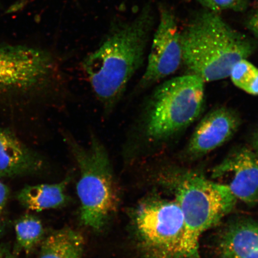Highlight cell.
<instances>
[{
	"mask_svg": "<svg viewBox=\"0 0 258 258\" xmlns=\"http://www.w3.org/2000/svg\"><path fill=\"white\" fill-rule=\"evenodd\" d=\"M182 64L205 82L230 77L234 64L255 52L256 40L235 30L217 13L203 10L180 32Z\"/></svg>",
	"mask_w": 258,
	"mask_h": 258,
	"instance_id": "cell-2",
	"label": "cell"
},
{
	"mask_svg": "<svg viewBox=\"0 0 258 258\" xmlns=\"http://www.w3.org/2000/svg\"><path fill=\"white\" fill-rule=\"evenodd\" d=\"M160 179L168 180L173 186L184 219L180 258H197L202 234L229 214L237 199L227 186L196 172H164Z\"/></svg>",
	"mask_w": 258,
	"mask_h": 258,
	"instance_id": "cell-3",
	"label": "cell"
},
{
	"mask_svg": "<svg viewBox=\"0 0 258 258\" xmlns=\"http://www.w3.org/2000/svg\"><path fill=\"white\" fill-rule=\"evenodd\" d=\"M208 11L218 13L225 11L241 12L246 11L249 0H197Z\"/></svg>",
	"mask_w": 258,
	"mask_h": 258,
	"instance_id": "cell-16",
	"label": "cell"
},
{
	"mask_svg": "<svg viewBox=\"0 0 258 258\" xmlns=\"http://www.w3.org/2000/svg\"><path fill=\"white\" fill-rule=\"evenodd\" d=\"M245 25L258 39V4L248 16Z\"/></svg>",
	"mask_w": 258,
	"mask_h": 258,
	"instance_id": "cell-19",
	"label": "cell"
},
{
	"mask_svg": "<svg viewBox=\"0 0 258 258\" xmlns=\"http://www.w3.org/2000/svg\"><path fill=\"white\" fill-rule=\"evenodd\" d=\"M154 22L148 6L134 20L113 31L84 59V72L106 112L114 109L143 64Z\"/></svg>",
	"mask_w": 258,
	"mask_h": 258,
	"instance_id": "cell-1",
	"label": "cell"
},
{
	"mask_svg": "<svg viewBox=\"0 0 258 258\" xmlns=\"http://www.w3.org/2000/svg\"><path fill=\"white\" fill-rule=\"evenodd\" d=\"M212 178L227 186L237 200L258 202V157L250 148L232 151L212 169Z\"/></svg>",
	"mask_w": 258,
	"mask_h": 258,
	"instance_id": "cell-9",
	"label": "cell"
},
{
	"mask_svg": "<svg viewBox=\"0 0 258 258\" xmlns=\"http://www.w3.org/2000/svg\"><path fill=\"white\" fill-rule=\"evenodd\" d=\"M16 241L12 248L16 256L21 253L30 255L41 244L44 237V229L41 221L36 216L25 214L15 222Z\"/></svg>",
	"mask_w": 258,
	"mask_h": 258,
	"instance_id": "cell-14",
	"label": "cell"
},
{
	"mask_svg": "<svg viewBox=\"0 0 258 258\" xmlns=\"http://www.w3.org/2000/svg\"><path fill=\"white\" fill-rule=\"evenodd\" d=\"M46 166L43 157L0 125V177L35 175Z\"/></svg>",
	"mask_w": 258,
	"mask_h": 258,
	"instance_id": "cell-11",
	"label": "cell"
},
{
	"mask_svg": "<svg viewBox=\"0 0 258 258\" xmlns=\"http://www.w3.org/2000/svg\"><path fill=\"white\" fill-rule=\"evenodd\" d=\"M240 125V118L230 108L221 107L206 114L190 139L188 153L192 157L212 152L234 136Z\"/></svg>",
	"mask_w": 258,
	"mask_h": 258,
	"instance_id": "cell-10",
	"label": "cell"
},
{
	"mask_svg": "<svg viewBox=\"0 0 258 258\" xmlns=\"http://www.w3.org/2000/svg\"><path fill=\"white\" fill-rule=\"evenodd\" d=\"M230 78L234 85L248 94L258 95V69L247 59L234 64Z\"/></svg>",
	"mask_w": 258,
	"mask_h": 258,
	"instance_id": "cell-15",
	"label": "cell"
},
{
	"mask_svg": "<svg viewBox=\"0 0 258 258\" xmlns=\"http://www.w3.org/2000/svg\"><path fill=\"white\" fill-rule=\"evenodd\" d=\"M134 224L144 258H180L185 225L175 200L145 199L135 209Z\"/></svg>",
	"mask_w": 258,
	"mask_h": 258,
	"instance_id": "cell-6",
	"label": "cell"
},
{
	"mask_svg": "<svg viewBox=\"0 0 258 258\" xmlns=\"http://www.w3.org/2000/svg\"><path fill=\"white\" fill-rule=\"evenodd\" d=\"M9 244L0 243V258H18Z\"/></svg>",
	"mask_w": 258,
	"mask_h": 258,
	"instance_id": "cell-20",
	"label": "cell"
},
{
	"mask_svg": "<svg viewBox=\"0 0 258 258\" xmlns=\"http://www.w3.org/2000/svg\"><path fill=\"white\" fill-rule=\"evenodd\" d=\"M180 31L170 10L161 7L159 25L154 32L145 73L138 88H148L175 73L182 64Z\"/></svg>",
	"mask_w": 258,
	"mask_h": 258,
	"instance_id": "cell-8",
	"label": "cell"
},
{
	"mask_svg": "<svg viewBox=\"0 0 258 258\" xmlns=\"http://www.w3.org/2000/svg\"><path fill=\"white\" fill-rule=\"evenodd\" d=\"M84 247L82 235L72 228L64 227L44 238L38 258H82Z\"/></svg>",
	"mask_w": 258,
	"mask_h": 258,
	"instance_id": "cell-13",
	"label": "cell"
},
{
	"mask_svg": "<svg viewBox=\"0 0 258 258\" xmlns=\"http://www.w3.org/2000/svg\"><path fill=\"white\" fill-rule=\"evenodd\" d=\"M63 139L79 169L77 192L81 203V221L86 227L99 230L117 209L119 199L107 150L94 135L86 146L70 134H64Z\"/></svg>",
	"mask_w": 258,
	"mask_h": 258,
	"instance_id": "cell-4",
	"label": "cell"
},
{
	"mask_svg": "<svg viewBox=\"0 0 258 258\" xmlns=\"http://www.w3.org/2000/svg\"><path fill=\"white\" fill-rule=\"evenodd\" d=\"M9 197L8 186L0 180V239L5 235L9 224L8 211Z\"/></svg>",
	"mask_w": 258,
	"mask_h": 258,
	"instance_id": "cell-18",
	"label": "cell"
},
{
	"mask_svg": "<svg viewBox=\"0 0 258 258\" xmlns=\"http://www.w3.org/2000/svg\"><path fill=\"white\" fill-rule=\"evenodd\" d=\"M54 69L52 59L38 48L0 47V94L25 93L48 82Z\"/></svg>",
	"mask_w": 258,
	"mask_h": 258,
	"instance_id": "cell-7",
	"label": "cell"
},
{
	"mask_svg": "<svg viewBox=\"0 0 258 258\" xmlns=\"http://www.w3.org/2000/svg\"><path fill=\"white\" fill-rule=\"evenodd\" d=\"M253 146L254 152L256 153L258 157V130L256 132L255 134L254 135L253 140Z\"/></svg>",
	"mask_w": 258,
	"mask_h": 258,
	"instance_id": "cell-21",
	"label": "cell"
},
{
	"mask_svg": "<svg viewBox=\"0 0 258 258\" xmlns=\"http://www.w3.org/2000/svg\"><path fill=\"white\" fill-rule=\"evenodd\" d=\"M240 244L238 258H258V228L245 234Z\"/></svg>",
	"mask_w": 258,
	"mask_h": 258,
	"instance_id": "cell-17",
	"label": "cell"
},
{
	"mask_svg": "<svg viewBox=\"0 0 258 258\" xmlns=\"http://www.w3.org/2000/svg\"><path fill=\"white\" fill-rule=\"evenodd\" d=\"M205 82L192 74L174 77L155 89L145 108L142 133L150 143L167 140L191 124L204 105Z\"/></svg>",
	"mask_w": 258,
	"mask_h": 258,
	"instance_id": "cell-5",
	"label": "cell"
},
{
	"mask_svg": "<svg viewBox=\"0 0 258 258\" xmlns=\"http://www.w3.org/2000/svg\"><path fill=\"white\" fill-rule=\"evenodd\" d=\"M71 181L69 176L53 184L27 185L17 193L16 198L22 207L32 212L62 207L68 201L67 188Z\"/></svg>",
	"mask_w": 258,
	"mask_h": 258,
	"instance_id": "cell-12",
	"label": "cell"
}]
</instances>
